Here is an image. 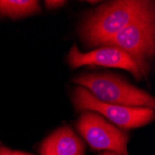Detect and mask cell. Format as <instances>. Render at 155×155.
Returning a JSON list of instances; mask_svg holds the SVG:
<instances>
[{
	"mask_svg": "<svg viewBox=\"0 0 155 155\" xmlns=\"http://www.w3.org/2000/svg\"><path fill=\"white\" fill-rule=\"evenodd\" d=\"M67 2L64 1V0H46L45 1V5L48 9H55L58 8L60 7H62L63 5H65Z\"/></svg>",
	"mask_w": 155,
	"mask_h": 155,
	"instance_id": "30bf717a",
	"label": "cell"
},
{
	"mask_svg": "<svg viewBox=\"0 0 155 155\" xmlns=\"http://www.w3.org/2000/svg\"><path fill=\"white\" fill-rule=\"evenodd\" d=\"M67 61L72 68L84 65L121 68L128 71L137 80L142 78L134 61L124 51L116 48L101 47L87 53H82L74 44L68 53Z\"/></svg>",
	"mask_w": 155,
	"mask_h": 155,
	"instance_id": "8992f818",
	"label": "cell"
},
{
	"mask_svg": "<svg viewBox=\"0 0 155 155\" xmlns=\"http://www.w3.org/2000/svg\"><path fill=\"white\" fill-rule=\"evenodd\" d=\"M0 155H34V154L20 151V150H12L9 148L4 147L0 144Z\"/></svg>",
	"mask_w": 155,
	"mask_h": 155,
	"instance_id": "9c48e42d",
	"label": "cell"
},
{
	"mask_svg": "<svg viewBox=\"0 0 155 155\" xmlns=\"http://www.w3.org/2000/svg\"><path fill=\"white\" fill-rule=\"evenodd\" d=\"M72 101L76 110H92L105 116L116 127L130 130L151 123L155 117V111L150 108L126 107L108 104L95 98L87 89L76 87L73 90Z\"/></svg>",
	"mask_w": 155,
	"mask_h": 155,
	"instance_id": "277c9868",
	"label": "cell"
},
{
	"mask_svg": "<svg viewBox=\"0 0 155 155\" xmlns=\"http://www.w3.org/2000/svg\"><path fill=\"white\" fill-rule=\"evenodd\" d=\"M36 0H0V15L19 19L40 12Z\"/></svg>",
	"mask_w": 155,
	"mask_h": 155,
	"instance_id": "ba28073f",
	"label": "cell"
},
{
	"mask_svg": "<svg viewBox=\"0 0 155 155\" xmlns=\"http://www.w3.org/2000/svg\"><path fill=\"white\" fill-rule=\"evenodd\" d=\"M101 155H119V154H117V153H115V152H114V151L106 150V151H104L103 153H101Z\"/></svg>",
	"mask_w": 155,
	"mask_h": 155,
	"instance_id": "8fae6325",
	"label": "cell"
},
{
	"mask_svg": "<svg viewBox=\"0 0 155 155\" xmlns=\"http://www.w3.org/2000/svg\"><path fill=\"white\" fill-rule=\"evenodd\" d=\"M154 5L148 0H115L98 6L79 26L81 39L89 47L101 46Z\"/></svg>",
	"mask_w": 155,
	"mask_h": 155,
	"instance_id": "6da1fadb",
	"label": "cell"
},
{
	"mask_svg": "<svg viewBox=\"0 0 155 155\" xmlns=\"http://www.w3.org/2000/svg\"><path fill=\"white\" fill-rule=\"evenodd\" d=\"M40 155H84L86 144L70 126H61L41 143Z\"/></svg>",
	"mask_w": 155,
	"mask_h": 155,
	"instance_id": "52a82bcc",
	"label": "cell"
},
{
	"mask_svg": "<svg viewBox=\"0 0 155 155\" xmlns=\"http://www.w3.org/2000/svg\"><path fill=\"white\" fill-rule=\"evenodd\" d=\"M79 134L93 150H109L119 155H129V137L100 114L84 110L76 122Z\"/></svg>",
	"mask_w": 155,
	"mask_h": 155,
	"instance_id": "5b68a950",
	"label": "cell"
},
{
	"mask_svg": "<svg viewBox=\"0 0 155 155\" xmlns=\"http://www.w3.org/2000/svg\"><path fill=\"white\" fill-rule=\"evenodd\" d=\"M101 47H112L124 51L137 66L142 78L147 77L155 54L154 5L140 14L120 33L106 40Z\"/></svg>",
	"mask_w": 155,
	"mask_h": 155,
	"instance_id": "7a4b0ae2",
	"label": "cell"
},
{
	"mask_svg": "<svg viewBox=\"0 0 155 155\" xmlns=\"http://www.w3.org/2000/svg\"><path fill=\"white\" fill-rule=\"evenodd\" d=\"M73 83L87 89L95 98L104 103L155 109L154 97L115 74H82L74 78Z\"/></svg>",
	"mask_w": 155,
	"mask_h": 155,
	"instance_id": "3957f363",
	"label": "cell"
}]
</instances>
